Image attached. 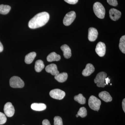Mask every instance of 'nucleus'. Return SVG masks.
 Segmentation results:
<instances>
[{
  "label": "nucleus",
  "instance_id": "22",
  "mask_svg": "<svg viewBox=\"0 0 125 125\" xmlns=\"http://www.w3.org/2000/svg\"><path fill=\"white\" fill-rule=\"evenodd\" d=\"M74 99L75 101L79 103L80 104H84L86 102V99L82 94H79L77 96H75Z\"/></svg>",
  "mask_w": 125,
  "mask_h": 125
},
{
  "label": "nucleus",
  "instance_id": "26",
  "mask_svg": "<svg viewBox=\"0 0 125 125\" xmlns=\"http://www.w3.org/2000/svg\"><path fill=\"white\" fill-rule=\"evenodd\" d=\"M7 118L6 115L0 112V125H3L6 122Z\"/></svg>",
  "mask_w": 125,
  "mask_h": 125
},
{
  "label": "nucleus",
  "instance_id": "27",
  "mask_svg": "<svg viewBox=\"0 0 125 125\" xmlns=\"http://www.w3.org/2000/svg\"><path fill=\"white\" fill-rule=\"evenodd\" d=\"M107 1L109 5L113 6H116L118 4L117 0H107Z\"/></svg>",
  "mask_w": 125,
  "mask_h": 125
},
{
  "label": "nucleus",
  "instance_id": "4",
  "mask_svg": "<svg viewBox=\"0 0 125 125\" xmlns=\"http://www.w3.org/2000/svg\"><path fill=\"white\" fill-rule=\"evenodd\" d=\"M88 104L90 108L94 111H98L101 104V101L94 96H92L89 98Z\"/></svg>",
  "mask_w": 125,
  "mask_h": 125
},
{
  "label": "nucleus",
  "instance_id": "30",
  "mask_svg": "<svg viewBox=\"0 0 125 125\" xmlns=\"http://www.w3.org/2000/svg\"><path fill=\"white\" fill-rule=\"evenodd\" d=\"M122 108L123 111H124L125 113V99H123V101L122 102Z\"/></svg>",
  "mask_w": 125,
  "mask_h": 125
},
{
  "label": "nucleus",
  "instance_id": "17",
  "mask_svg": "<svg viewBox=\"0 0 125 125\" xmlns=\"http://www.w3.org/2000/svg\"><path fill=\"white\" fill-rule=\"evenodd\" d=\"M61 56L60 55L57 54L55 52H52L50 53L47 57V60L49 62H52L58 61L61 60Z\"/></svg>",
  "mask_w": 125,
  "mask_h": 125
},
{
  "label": "nucleus",
  "instance_id": "21",
  "mask_svg": "<svg viewBox=\"0 0 125 125\" xmlns=\"http://www.w3.org/2000/svg\"><path fill=\"white\" fill-rule=\"evenodd\" d=\"M11 7L8 5H0V14H7L10 12Z\"/></svg>",
  "mask_w": 125,
  "mask_h": 125
},
{
  "label": "nucleus",
  "instance_id": "25",
  "mask_svg": "<svg viewBox=\"0 0 125 125\" xmlns=\"http://www.w3.org/2000/svg\"><path fill=\"white\" fill-rule=\"evenodd\" d=\"M54 125H63L61 117L58 116H56L54 117Z\"/></svg>",
  "mask_w": 125,
  "mask_h": 125
},
{
  "label": "nucleus",
  "instance_id": "14",
  "mask_svg": "<svg viewBox=\"0 0 125 125\" xmlns=\"http://www.w3.org/2000/svg\"><path fill=\"white\" fill-rule=\"evenodd\" d=\"M61 48L63 52L65 58L68 59L70 58L72 55L71 49L68 45L64 44L61 47Z\"/></svg>",
  "mask_w": 125,
  "mask_h": 125
},
{
  "label": "nucleus",
  "instance_id": "23",
  "mask_svg": "<svg viewBox=\"0 0 125 125\" xmlns=\"http://www.w3.org/2000/svg\"><path fill=\"white\" fill-rule=\"evenodd\" d=\"M119 48L122 53H125V36H122L121 38L119 44Z\"/></svg>",
  "mask_w": 125,
  "mask_h": 125
},
{
  "label": "nucleus",
  "instance_id": "2",
  "mask_svg": "<svg viewBox=\"0 0 125 125\" xmlns=\"http://www.w3.org/2000/svg\"><path fill=\"white\" fill-rule=\"evenodd\" d=\"M94 12L95 15L99 19H103L105 17V10L103 6L100 2H97L93 5Z\"/></svg>",
  "mask_w": 125,
  "mask_h": 125
},
{
  "label": "nucleus",
  "instance_id": "10",
  "mask_svg": "<svg viewBox=\"0 0 125 125\" xmlns=\"http://www.w3.org/2000/svg\"><path fill=\"white\" fill-rule=\"evenodd\" d=\"M98 32L96 29L94 28H90L88 29V38L90 42H94L97 38Z\"/></svg>",
  "mask_w": 125,
  "mask_h": 125
},
{
  "label": "nucleus",
  "instance_id": "11",
  "mask_svg": "<svg viewBox=\"0 0 125 125\" xmlns=\"http://www.w3.org/2000/svg\"><path fill=\"white\" fill-rule=\"evenodd\" d=\"M109 17L112 20L116 21L120 18L121 13L118 10L111 9L109 11Z\"/></svg>",
  "mask_w": 125,
  "mask_h": 125
},
{
  "label": "nucleus",
  "instance_id": "32",
  "mask_svg": "<svg viewBox=\"0 0 125 125\" xmlns=\"http://www.w3.org/2000/svg\"><path fill=\"white\" fill-rule=\"evenodd\" d=\"M3 49H4V48H3V45H2L1 42H0V52H1L3 51Z\"/></svg>",
  "mask_w": 125,
  "mask_h": 125
},
{
  "label": "nucleus",
  "instance_id": "1",
  "mask_svg": "<svg viewBox=\"0 0 125 125\" xmlns=\"http://www.w3.org/2000/svg\"><path fill=\"white\" fill-rule=\"evenodd\" d=\"M49 14L47 12H42L36 15L31 19L29 22L28 26L32 29L42 27L48 22Z\"/></svg>",
  "mask_w": 125,
  "mask_h": 125
},
{
  "label": "nucleus",
  "instance_id": "12",
  "mask_svg": "<svg viewBox=\"0 0 125 125\" xmlns=\"http://www.w3.org/2000/svg\"><path fill=\"white\" fill-rule=\"evenodd\" d=\"M45 70L47 72L55 76L59 73L57 66L55 64H52L48 65L46 67Z\"/></svg>",
  "mask_w": 125,
  "mask_h": 125
},
{
  "label": "nucleus",
  "instance_id": "9",
  "mask_svg": "<svg viewBox=\"0 0 125 125\" xmlns=\"http://www.w3.org/2000/svg\"><path fill=\"white\" fill-rule=\"evenodd\" d=\"M106 47L104 43L99 42L96 46L95 51L96 53L100 57L105 55L106 53Z\"/></svg>",
  "mask_w": 125,
  "mask_h": 125
},
{
  "label": "nucleus",
  "instance_id": "5",
  "mask_svg": "<svg viewBox=\"0 0 125 125\" xmlns=\"http://www.w3.org/2000/svg\"><path fill=\"white\" fill-rule=\"evenodd\" d=\"M10 87L13 88H22L24 85V83L21 78L17 76H13L10 79Z\"/></svg>",
  "mask_w": 125,
  "mask_h": 125
},
{
  "label": "nucleus",
  "instance_id": "18",
  "mask_svg": "<svg viewBox=\"0 0 125 125\" xmlns=\"http://www.w3.org/2000/svg\"><path fill=\"white\" fill-rule=\"evenodd\" d=\"M68 78V74L65 72L61 73L55 75V78L56 80H57L60 83H64L67 80Z\"/></svg>",
  "mask_w": 125,
  "mask_h": 125
},
{
  "label": "nucleus",
  "instance_id": "8",
  "mask_svg": "<svg viewBox=\"0 0 125 125\" xmlns=\"http://www.w3.org/2000/svg\"><path fill=\"white\" fill-rule=\"evenodd\" d=\"M5 115L9 117L13 116L15 113V109L12 104L10 102L6 103L4 108Z\"/></svg>",
  "mask_w": 125,
  "mask_h": 125
},
{
  "label": "nucleus",
  "instance_id": "24",
  "mask_svg": "<svg viewBox=\"0 0 125 125\" xmlns=\"http://www.w3.org/2000/svg\"><path fill=\"white\" fill-rule=\"evenodd\" d=\"M79 116L81 117L82 118L85 117L87 115V109L84 107L80 108L77 114Z\"/></svg>",
  "mask_w": 125,
  "mask_h": 125
},
{
  "label": "nucleus",
  "instance_id": "29",
  "mask_svg": "<svg viewBox=\"0 0 125 125\" xmlns=\"http://www.w3.org/2000/svg\"><path fill=\"white\" fill-rule=\"evenodd\" d=\"M42 125H51L50 122L47 119H45L42 122Z\"/></svg>",
  "mask_w": 125,
  "mask_h": 125
},
{
  "label": "nucleus",
  "instance_id": "7",
  "mask_svg": "<svg viewBox=\"0 0 125 125\" xmlns=\"http://www.w3.org/2000/svg\"><path fill=\"white\" fill-rule=\"evenodd\" d=\"M49 94L52 98L58 100H61L64 97L65 93L60 89L52 90L49 93Z\"/></svg>",
  "mask_w": 125,
  "mask_h": 125
},
{
  "label": "nucleus",
  "instance_id": "6",
  "mask_svg": "<svg viewBox=\"0 0 125 125\" xmlns=\"http://www.w3.org/2000/svg\"><path fill=\"white\" fill-rule=\"evenodd\" d=\"M76 13L74 11H71L66 14L63 20L64 24L69 26L71 24L76 18Z\"/></svg>",
  "mask_w": 125,
  "mask_h": 125
},
{
  "label": "nucleus",
  "instance_id": "28",
  "mask_svg": "<svg viewBox=\"0 0 125 125\" xmlns=\"http://www.w3.org/2000/svg\"><path fill=\"white\" fill-rule=\"evenodd\" d=\"M66 2L70 4H75L78 2L79 0H64Z\"/></svg>",
  "mask_w": 125,
  "mask_h": 125
},
{
  "label": "nucleus",
  "instance_id": "16",
  "mask_svg": "<svg viewBox=\"0 0 125 125\" xmlns=\"http://www.w3.org/2000/svg\"><path fill=\"white\" fill-rule=\"evenodd\" d=\"M31 108L34 111H40L46 109V106L43 103H34L31 104Z\"/></svg>",
  "mask_w": 125,
  "mask_h": 125
},
{
  "label": "nucleus",
  "instance_id": "20",
  "mask_svg": "<svg viewBox=\"0 0 125 125\" xmlns=\"http://www.w3.org/2000/svg\"><path fill=\"white\" fill-rule=\"evenodd\" d=\"M45 67V65L43 61L38 60L35 62V69L37 72H40Z\"/></svg>",
  "mask_w": 125,
  "mask_h": 125
},
{
  "label": "nucleus",
  "instance_id": "19",
  "mask_svg": "<svg viewBox=\"0 0 125 125\" xmlns=\"http://www.w3.org/2000/svg\"><path fill=\"white\" fill-rule=\"evenodd\" d=\"M36 55L37 54L35 52H32L27 54L25 56V62L27 64H31L36 57Z\"/></svg>",
  "mask_w": 125,
  "mask_h": 125
},
{
  "label": "nucleus",
  "instance_id": "31",
  "mask_svg": "<svg viewBox=\"0 0 125 125\" xmlns=\"http://www.w3.org/2000/svg\"><path fill=\"white\" fill-rule=\"evenodd\" d=\"M110 79H109V77H108L107 78H106L105 79V83L106 84H108V83H110Z\"/></svg>",
  "mask_w": 125,
  "mask_h": 125
},
{
  "label": "nucleus",
  "instance_id": "15",
  "mask_svg": "<svg viewBox=\"0 0 125 125\" xmlns=\"http://www.w3.org/2000/svg\"><path fill=\"white\" fill-rule=\"evenodd\" d=\"M99 96L102 100L106 102H110L112 100L111 96L108 92L106 91H103L99 93Z\"/></svg>",
  "mask_w": 125,
  "mask_h": 125
},
{
  "label": "nucleus",
  "instance_id": "3",
  "mask_svg": "<svg viewBox=\"0 0 125 125\" xmlns=\"http://www.w3.org/2000/svg\"><path fill=\"white\" fill-rule=\"evenodd\" d=\"M107 74L105 72H102L97 74L94 79V82L97 84L99 87H104L106 85L105 83V79L106 78Z\"/></svg>",
  "mask_w": 125,
  "mask_h": 125
},
{
  "label": "nucleus",
  "instance_id": "33",
  "mask_svg": "<svg viewBox=\"0 0 125 125\" xmlns=\"http://www.w3.org/2000/svg\"><path fill=\"white\" fill-rule=\"evenodd\" d=\"M76 117H79V115H78V114H76Z\"/></svg>",
  "mask_w": 125,
  "mask_h": 125
},
{
  "label": "nucleus",
  "instance_id": "13",
  "mask_svg": "<svg viewBox=\"0 0 125 125\" xmlns=\"http://www.w3.org/2000/svg\"><path fill=\"white\" fill-rule=\"evenodd\" d=\"M95 69L92 64L89 63L87 64L86 67L82 72V74L83 76H89L94 72Z\"/></svg>",
  "mask_w": 125,
  "mask_h": 125
}]
</instances>
